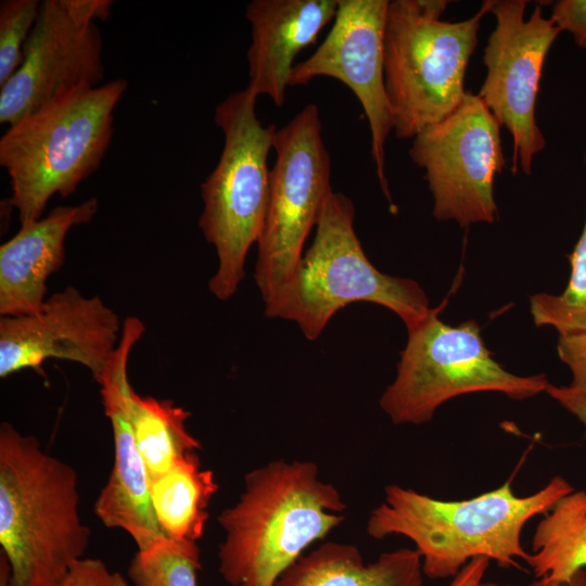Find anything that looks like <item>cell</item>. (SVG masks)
<instances>
[{"mask_svg":"<svg viewBox=\"0 0 586 586\" xmlns=\"http://www.w3.org/2000/svg\"><path fill=\"white\" fill-rule=\"evenodd\" d=\"M353 201L332 191L321 209L311 245L290 283L269 304L268 318L297 323L305 337L320 336L345 306L368 302L395 313L410 330L432 313L423 289L412 279L379 271L354 229Z\"/></svg>","mask_w":586,"mask_h":586,"instance_id":"cell-5","label":"cell"},{"mask_svg":"<svg viewBox=\"0 0 586 586\" xmlns=\"http://www.w3.org/2000/svg\"><path fill=\"white\" fill-rule=\"evenodd\" d=\"M442 308L407 330L396 377L379 400L393 423H426L444 403L468 393L498 392L520 400L546 392L545 374L509 372L493 358L475 321L446 324L438 318Z\"/></svg>","mask_w":586,"mask_h":586,"instance_id":"cell-8","label":"cell"},{"mask_svg":"<svg viewBox=\"0 0 586 586\" xmlns=\"http://www.w3.org/2000/svg\"><path fill=\"white\" fill-rule=\"evenodd\" d=\"M129 418L150 480L168 471L179 459L199 453L201 442L187 426L191 413L170 399L128 395Z\"/></svg>","mask_w":586,"mask_h":586,"instance_id":"cell-21","label":"cell"},{"mask_svg":"<svg viewBox=\"0 0 586 586\" xmlns=\"http://www.w3.org/2000/svg\"><path fill=\"white\" fill-rule=\"evenodd\" d=\"M480 586H586V572L585 570H581L579 572H577L568 585L552 582L546 578H536L535 581L525 585L483 581Z\"/></svg>","mask_w":586,"mask_h":586,"instance_id":"cell-31","label":"cell"},{"mask_svg":"<svg viewBox=\"0 0 586 586\" xmlns=\"http://www.w3.org/2000/svg\"><path fill=\"white\" fill-rule=\"evenodd\" d=\"M10 566L5 557L0 555V586H9Z\"/></svg>","mask_w":586,"mask_h":586,"instance_id":"cell-32","label":"cell"},{"mask_svg":"<svg viewBox=\"0 0 586 586\" xmlns=\"http://www.w3.org/2000/svg\"><path fill=\"white\" fill-rule=\"evenodd\" d=\"M557 351L560 359L570 368V387L586 396V330L560 335Z\"/></svg>","mask_w":586,"mask_h":586,"instance_id":"cell-26","label":"cell"},{"mask_svg":"<svg viewBox=\"0 0 586 586\" xmlns=\"http://www.w3.org/2000/svg\"><path fill=\"white\" fill-rule=\"evenodd\" d=\"M103 41L94 22L65 0H43L18 69L0 87V123L14 125L55 98L104 77Z\"/></svg>","mask_w":586,"mask_h":586,"instance_id":"cell-14","label":"cell"},{"mask_svg":"<svg viewBox=\"0 0 586 586\" xmlns=\"http://www.w3.org/2000/svg\"><path fill=\"white\" fill-rule=\"evenodd\" d=\"M140 333L127 328L98 381L113 432L114 461L107 482L101 489L94 513L109 528L126 532L143 550L166 537L161 530L151 499V480L138 449L128 409V395L132 387L127 366L130 352L140 340Z\"/></svg>","mask_w":586,"mask_h":586,"instance_id":"cell-15","label":"cell"},{"mask_svg":"<svg viewBox=\"0 0 586 586\" xmlns=\"http://www.w3.org/2000/svg\"><path fill=\"white\" fill-rule=\"evenodd\" d=\"M339 489L307 460H272L244 476L217 522L225 533L218 571L231 586H275L303 555L345 521Z\"/></svg>","mask_w":586,"mask_h":586,"instance_id":"cell-2","label":"cell"},{"mask_svg":"<svg viewBox=\"0 0 586 586\" xmlns=\"http://www.w3.org/2000/svg\"><path fill=\"white\" fill-rule=\"evenodd\" d=\"M65 2L75 15L89 22L105 21L112 7L111 0H65Z\"/></svg>","mask_w":586,"mask_h":586,"instance_id":"cell-29","label":"cell"},{"mask_svg":"<svg viewBox=\"0 0 586 586\" xmlns=\"http://www.w3.org/2000/svg\"><path fill=\"white\" fill-rule=\"evenodd\" d=\"M337 8L339 0L251 1L245 11L252 30L247 88L283 105L294 59L316 41Z\"/></svg>","mask_w":586,"mask_h":586,"instance_id":"cell-16","label":"cell"},{"mask_svg":"<svg viewBox=\"0 0 586 586\" xmlns=\"http://www.w3.org/2000/svg\"><path fill=\"white\" fill-rule=\"evenodd\" d=\"M256 100L257 95L246 87L216 106L214 120L224 133V148L216 167L201 186L203 211L199 227L218 257L208 288L220 301L238 291L245 276L246 255L258 241L266 214L268 155L277 128L260 123Z\"/></svg>","mask_w":586,"mask_h":586,"instance_id":"cell-7","label":"cell"},{"mask_svg":"<svg viewBox=\"0 0 586 586\" xmlns=\"http://www.w3.org/2000/svg\"><path fill=\"white\" fill-rule=\"evenodd\" d=\"M573 491L560 475L530 495H517L509 480L460 500L437 499L390 484L382 502L370 512L366 530L374 539L398 535L411 540L424 576L432 579L454 577L476 558L520 568L519 560L525 561L528 555L521 543L525 524Z\"/></svg>","mask_w":586,"mask_h":586,"instance_id":"cell-1","label":"cell"},{"mask_svg":"<svg viewBox=\"0 0 586 586\" xmlns=\"http://www.w3.org/2000/svg\"><path fill=\"white\" fill-rule=\"evenodd\" d=\"M321 126L319 109L310 103L273 137L276 163L254 273L265 305L293 279L306 239L333 191Z\"/></svg>","mask_w":586,"mask_h":586,"instance_id":"cell-9","label":"cell"},{"mask_svg":"<svg viewBox=\"0 0 586 586\" xmlns=\"http://www.w3.org/2000/svg\"><path fill=\"white\" fill-rule=\"evenodd\" d=\"M489 562L486 558L471 560L453 577L448 586H480L484 581Z\"/></svg>","mask_w":586,"mask_h":586,"instance_id":"cell-30","label":"cell"},{"mask_svg":"<svg viewBox=\"0 0 586 586\" xmlns=\"http://www.w3.org/2000/svg\"><path fill=\"white\" fill-rule=\"evenodd\" d=\"M217 491L214 472L202 468L198 453L186 455L168 471L152 479L153 510L164 535L177 542L198 543Z\"/></svg>","mask_w":586,"mask_h":586,"instance_id":"cell-19","label":"cell"},{"mask_svg":"<svg viewBox=\"0 0 586 586\" xmlns=\"http://www.w3.org/2000/svg\"><path fill=\"white\" fill-rule=\"evenodd\" d=\"M543 515L525 562L536 578L568 585L586 568V491L574 489Z\"/></svg>","mask_w":586,"mask_h":586,"instance_id":"cell-20","label":"cell"},{"mask_svg":"<svg viewBox=\"0 0 586 586\" xmlns=\"http://www.w3.org/2000/svg\"><path fill=\"white\" fill-rule=\"evenodd\" d=\"M200 569L198 543L164 537L137 551L128 576L135 586H199Z\"/></svg>","mask_w":586,"mask_h":586,"instance_id":"cell-23","label":"cell"},{"mask_svg":"<svg viewBox=\"0 0 586 586\" xmlns=\"http://www.w3.org/2000/svg\"><path fill=\"white\" fill-rule=\"evenodd\" d=\"M525 0H493L496 18L484 49L486 77L477 95L512 137L511 170L531 175L532 161L546 140L535 109L546 56L560 34L537 4L525 20Z\"/></svg>","mask_w":586,"mask_h":586,"instance_id":"cell-11","label":"cell"},{"mask_svg":"<svg viewBox=\"0 0 586 586\" xmlns=\"http://www.w3.org/2000/svg\"><path fill=\"white\" fill-rule=\"evenodd\" d=\"M40 1L0 2V87L18 69L30 33L36 24Z\"/></svg>","mask_w":586,"mask_h":586,"instance_id":"cell-24","label":"cell"},{"mask_svg":"<svg viewBox=\"0 0 586 586\" xmlns=\"http://www.w3.org/2000/svg\"><path fill=\"white\" fill-rule=\"evenodd\" d=\"M584 164L586 170V153ZM569 259L570 279L561 294L537 293L530 297L534 323L552 327L560 335L586 330V218Z\"/></svg>","mask_w":586,"mask_h":586,"instance_id":"cell-22","label":"cell"},{"mask_svg":"<svg viewBox=\"0 0 586 586\" xmlns=\"http://www.w3.org/2000/svg\"><path fill=\"white\" fill-rule=\"evenodd\" d=\"M499 129L481 98L467 91L448 116L413 138L409 155L425 170L437 220L462 228L495 221L494 181L506 164Z\"/></svg>","mask_w":586,"mask_h":586,"instance_id":"cell-10","label":"cell"},{"mask_svg":"<svg viewBox=\"0 0 586 586\" xmlns=\"http://www.w3.org/2000/svg\"><path fill=\"white\" fill-rule=\"evenodd\" d=\"M387 7V0H339L329 34L308 59L294 65L289 86L328 76L354 92L369 123L371 155L381 189L392 203L384 164L385 140L394 129L384 80Z\"/></svg>","mask_w":586,"mask_h":586,"instance_id":"cell-12","label":"cell"},{"mask_svg":"<svg viewBox=\"0 0 586 586\" xmlns=\"http://www.w3.org/2000/svg\"><path fill=\"white\" fill-rule=\"evenodd\" d=\"M546 393L586 425V396L570 386L549 383Z\"/></svg>","mask_w":586,"mask_h":586,"instance_id":"cell-28","label":"cell"},{"mask_svg":"<svg viewBox=\"0 0 586 586\" xmlns=\"http://www.w3.org/2000/svg\"><path fill=\"white\" fill-rule=\"evenodd\" d=\"M56 586H129L124 576L111 571L94 558H82L74 563Z\"/></svg>","mask_w":586,"mask_h":586,"instance_id":"cell-25","label":"cell"},{"mask_svg":"<svg viewBox=\"0 0 586 586\" xmlns=\"http://www.w3.org/2000/svg\"><path fill=\"white\" fill-rule=\"evenodd\" d=\"M549 18L560 30L572 34L576 44L586 51V0H558Z\"/></svg>","mask_w":586,"mask_h":586,"instance_id":"cell-27","label":"cell"},{"mask_svg":"<svg viewBox=\"0 0 586 586\" xmlns=\"http://www.w3.org/2000/svg\"><path fill=\"white\" fill-rule=\"evenodd\" d=\"M76 470L35 436L0 425V545L9 586H56L85 558Z\"/></svg>","mask_w":586,"mask_h":586,"instance_id":"cell-3","label":"cell"},{"mask_svg":"<svg viewBox=\"0 0 586 586\" xmlns=\"http://www.w3.org/2000/svg\"><path fill=\"white\" fill-rule=\"evenodd\" d=\"M118 315L100 296L66 286L27 316H1L0 377L31 368L49 358L78 362L98 382L122 336Z\"/></svg>","mask_w":586,"mask_h":586,"instance_id":"cell-13","label":"cell"},{"mask_svg":"<svg viewBox=\"0 0 586 586\" xmlns=\"http://www.w3.org/2000/svg\"><path fill=\"white\" fill-rule=\"evenodd\" d=\"M98 200L54 207L46 217L21 225L0 246V314L27 316L46 302L49 277L65 260V239L75 226L88 224L98 212Z\"/></svg>","mask_w":586,"mask_h":586,"instance_id":"cell-17","label":"cell"},{"mask_svg":"<svg viewBox=\"0 0 586 586\" xmlns=\"http://www.w3.org/2000/svg\"><path fill=\"white\" fill-rule=\"evenodd\" d=\"M125 79L79 87L10 126L0 139L21 225L42 217L55 194L67 198L101 165L113 136L114 111Z\"/></svg>","mask_w":586,"mask_h":586,"instance_id":"cell-4","label":"cell"},{"mask_svg":"<svg viewBox=\"0 0 586 586\" xmlns=\"http://www.w3.org/2000/svg\"><path fill=\"white\" fill-rule=\"evenodd\" d=\"M448 1H388L384 80L397 138H415L448 116L466 95V69L493 0L461 22L442 21Z\"/></svg>","mask_w":586,"mask_h":586,"instance_id":"cell-6","label":"cell"},{"mask_svg":"<svg viewBox=\"0 0 586 586\" xmlns=\"http://www.w3.org/2000/svg\"><path fill=\"white\" fill-rule=\"evenodd\" d=\"M421 557L399 548L366 562L352 544L327 542L303 555L275 586H423Z\"/></svg>","mask_w":586,"mask_h":586,"instance_id":"cell-18","label":"cell"}]
</instances>
